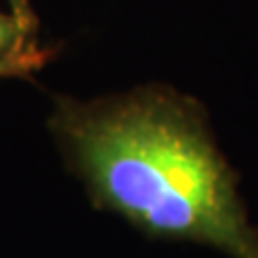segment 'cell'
I'll return each instance as SVG.
<instances>
[{
  "mask_svg": "<svg viewBox=\"0 0 258 258\" xmlns=\"http://www.w3.org/2000/svg\"><path fill=\"white\" fill-rule=\"evenodd\" d=\"M13 41V26L0 15V52Z\"/></svg>",
  "mask_w": 258,
  "mask_h": 258,
  "instance_id": "cell-2",
  "label": "cell"
},
{
  "mask_svg": "<svg viewBox=\"0 0 258 258\" xmlns=\"http://www.w3.org/2000/svg\"><path fill=\"white\" fill-rule=\"evenodd\" d=\"M0 69H13V62H0Z\"/></svg>",
  "mask_w": 258,
  "mask_h": 258,
  "instance_id": "cell-3",
  "label": "cell"
},
{
  "mask_svg": "<svg viewBox=\"0 0 258 258\" xmlns=\"http://www.w3.org/2000/svg\"><path fill=\"white\" fill-rule=\"evenodd\" d=\"M64 136L99 209L149 237L258 258L237 174L183 101L159 93L118 97L64 116Z\"/></svg>",
  "mask_w": 258,
  "mask_h": 258,
  "instance_id": "cell-1",
  "label": "cell"
}]
</instances>
